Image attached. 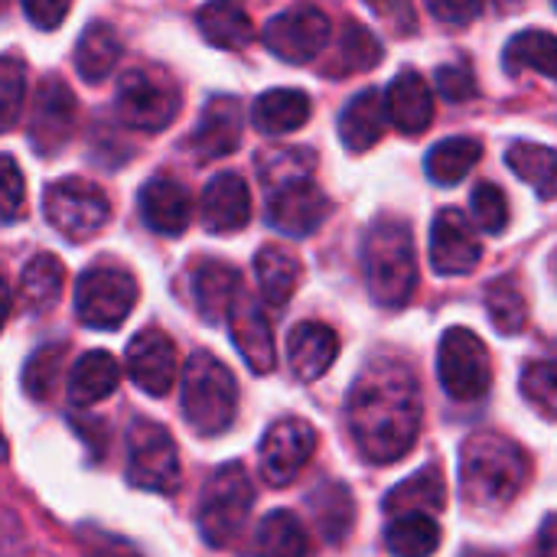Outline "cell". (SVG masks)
Instances as JSON below:
<instances>
[{"label":"cell","mask_w":557,"mask_h":557,"mask_svg":"<svg viewBox=\"0 0 557 557\" xmlns=\"http://www.w3.org/2000/svg\"><path fill=\"white\" fill-rule=\"evenodd\" d=\"M42 212L49 219V225L69 238V242H85L91 235H98L108 219H111V202L108 196L88 183V180H55L52 186H46L42 193Z\"/></svg>","instance_id":"52a82bcc"},{"label":"cell","mask_w":557,"mask_h":557,"mask_svg":"<svg viewBox=\"0 0 557 557\" xmlns=\"http://www.w3.org/2000/svg\"><path fill=\"white\" fill-rule=\"evenodd\" d=\"M228 330H232V343L238 346L248 369L255 375H271L277 366V349H274V330H271L264 307L255 297L242 294L228 313Z\"/></svg>","instance_id":"ac0fdd59"},{"label":"cell","mask_w":557,"mask_h":557,"mask_svg":"<svg viewBox=\"0 0 557 557\" xmlns=\"http://www.w3.org/2000/svg\"><path fill=\"white\" fill-rule=\"evenodd\" d=\"M242 127H245V111L242 101L232 95H215L202 114L199 124L189 134V150L199 160H222L238 150L242 144Z\"/></svg>","instance_id":"e0dca14e"},{"label":"cell","mask_w":557,"mask_h":557,"mask_svg":"<svg viewBox=\"0 0 557 557\" xmlns=\"http://www.w3.org/2000/svg\"><path fill=\"white\" fill-rule=\"evenodd\" d=\"M137 206H140V219L150 232L157 235H183L189 228V219H193V199L186 193L183 183H176L173 176H153L144 183L140 196H137Z\"/></svg>","instance_id":"d6986e66"},{"label":"cell","mask_w":557,"mask_h":557,"mask_svg":"<svg viewBox=\"0 0 557 557\" xmlns=\"http://www.w3.org/2000/svg\"><path fill=\"white\" fill-rule=\"evenodd\" d=\"M535 557H557V516H548L542 532H539V545Z\"/></svg>","instance_id":"816d5d0a"},{"label":"cell","mask_w":557,"mask_h":557,"mask_svg":"<svg viewBox=\"0 0 557 557\" xmlns=\"http://www.w3.org/2000/svg\"><path fill=\"white\" fill-rule=\"evenodd\" d=\"M287 356L290 369L300 382H317L330 372V366L339 356V336L326 323H297L287 336Z\"/></svg>","instance_id":"7402d4cb"},{"label":"cell","mask_w":557,"mask_h":557,"mask_svg":"<svg viewBox=\"0 0 557 557\" xmlns=\"http://www.w3.org/2000/svg\"><path fill=\"white\" fill-rule=\"evenodd\" d=\"M522 395L529 405L548 418L557 421V362H532L522 372Z\"/></svg>","instance_id":"b9f144b4"},{"label":"cell","mask_w":557,"mask_h":557,"mask_svg":"<svg viewBox=\"0 0 557 557\" xmlns=\"http://www.w3.org/2000/svg\"><path fill=\"white\" fill-rule=\"evenodd\" d=\"M486 0H428V10L444 26H470L483 13Z\"/></svg>","instance_id":"c3c4849f"},{"label":"cell","mask_w":557,"mask_h":557,"mask_svg":"<svg viewBox=\"0 0 557 557\" xmlns=\"http://www.w3.org/2000/svg\"><path fill=\"white\" fill-rule=\"evenodd\" d=\"M62 359H65V343H52V346H39L26 366H23V392L33 401H46L62 375Z\"/></svg>","instance_id":"60d3db41"},{"label":"cell","mask_w":557,"mask_h":557,"mask_svg":"<svg viewBox=\"0 0 557 557\" xmlns=\"http://www.w3.org/2000/svg\"><path fill=\"white\" fill-rule=\"evenodd\" d=\"M117 385H121L117 359L104 349H91L72 366L69 382H65V395H69L72 408H91V405L111 398L117 392Z\"/></svg>","instance_id":"cb8c5ba5"},{"label":"cell","mask_w":557,"mask_h":557,"mask_svg":"<svg viewBox=\"0 0 557 557\" xmlns=\"http://www.w3.org/2000/svg\"><path fill=\"white\" fill-rule=\"evenodd\" d=\"M470 212H473V222L480 225V232H486V235H499L509 225V202L496 183H480L473 189Z\"/></svg>","instance_id":"ee69618b"},{"label":"cell","mask_w":557,"mask_h":557,"mask_svg":"<svg viewBox=\"0 0 557 557\" xmlns=\"http://www.w3.org/2000/svg\"><path fill=\"white\" fill-rule=\"evenodd\" d=\"M463 557H503L499 552H467Z\"/></svg>","instance_id":"db71d44e"},{"label":"cell","mask_w":557,"mask_h":557,"mask_svg":"<svg viewBox=\"0 0 557 557\" xmlns=\"http://www.w3.org/2000/svg\"><path fill=\"white\" fill-rule=\"evenodd\" d=\"M369 294L379 307H405L418 287V255L411 228L401 219H379L362 248Z\"/></svg>","instance_id":"3957f363"},{"label":"cell","mask_w":557,"mask_h":557,"mask_svg":"<svg viewBox=\"0 0 557 557\" xmlns=\"http://www.w3.org/2000/svg\"><path fill=\"white\" fill-rule=\"evenodd\" d=\"M483 157V144L473 137H447L441 144L431 147L424 170L437 186H457L463 176H470V170L480 163Z\"/></svg>","instance_id":"e575fe53"},{"label":"cell","mask_w":557,"mask_h":557,"mask_svg":"<svg viewBox=\"0 0 557 557\" xmlns=\"http://www.w3.org/2000/svg\"><path fill=\"white\" fill-rule=\"evenodd\" d=\"M3 10H7V0H0V13H3Z\"/></svg>","instance_id":"9f6ffc18"},{"label":"cell","mask_w":557,"mask_h":557,"mask_svg":"<svg viewBox=\"0 0 557 557\" xmlns=\"http://www.w3.org/2000/svg\"><path fill=\"white\" fill-rule=\"evenodd\" d=\"M72 10V0H23V13L39 29H59Z\"/></svg>","instance_id":"681fc988"},{"label":"cell","mask_w":557,"mask_h":557,"mask_svg":"<svg viewBox=\"0 0 557 557\" xmlns=\"http://www.w3.org/2000/svg\"><path fill=\"white\" fill-rule=\"evenodd\" d=\"M385 121H388L385 95L375 91V88L359 91L339 114V140H343V147L352 150V153L372 150L385 134Z\"/></svg>","instance_id":"d4e9b609"},{"label":"cell","mask_w":557,"mask_h":557,"mask_svg":"<svg viewBox=\"0 0 557 557\" xmlns=\"http://www.w3.org/2000/svg\"><path fill=\"white\" fill-rule=\"evenodd\" d=\"M552 268H555V281H557V251H555V261H552Z\"/></svg>","instance_id":"11a10c76"},{"label":"cell","mask_w":557,"mask_h":557,"mask_svg":"<svg viewBox=\"0 0 557 557\" xmlns=\"http://www.w3.org/2000/svg\"><path fill=\"white\" fill-rule=\"evenodd\" d=\"M251 121L261 134H290L310 121V98L300 88H271L255 101Z\"/></svg>","instance_id":"f1b7e54d"},{"label":"cell","mask_w":557,"mask_h":557,"mask_svg":"<svg viewBox=\"0 0 557 557\" xmlns=\"http://www.w3.org/2000/svg\"><path fill=\"white\" fill-rule=\"evenodd\" d=\"M369 10L398 36H411L418 29V13L411 0H366Z\"/></svg>","instance_id":"bcb514c9"},{"label":"cell","mask_w":557,"mask_h":557,"mask_svg":"<svg viewBox=\"0 0 557 557\" xmlns=\"http://www.w3.org/2000/svg\"><path fill=\"white\" fill-rule=\"evenodd\" d=\"M434 82H437V91L457 104H463L476 95V78L467 65H441L434 72Z\"/></svg>","instance_id":"7dc6e473"},{"label":"cell","mask_w":557,"mask_h":557,"mask_svg":"<svg viewBox=\"0 0 557 557\" xmlns=\"http://www.w3.org/2000/svg\"><path fill=\"white\" fill-rule=\"evenodd\" d=\"M313 166H317V157L307 147H284V150H268L258 157V173H261V183L268 193H274L287 183L310 180Z\"/></svg>","instance_id":"f35d334b"},{"label":"cell","mask_w":557,"mask_h":557,"mask_svg":"<svg viewBox=\"0 0 557 557\" xmlns=\"http://www.w3.org/2000/svg\"><path fill=\"white\" fill-rule=\"evenodd\" d=\"M382 62V42L375 39L372 29H366L359 20H349L339 33V46H336V62L330 65V72L336 78L343 75H356V72H369Z\"/></svg>","instance_id":"74e56055"},{"label":"cell","mask_w":557,"mask_h":557,"mask_svg":"<svg viewBox=\"0 0 557 557\" xmlns=\"http://www.w3.org/2000/svg\"><path fill=\"white\" fill-rule=\"evenodd\" d=\"M529 473V454L503 434L480 431L460 447V493L476 509H503L516 503Z\"/></svg>","instance_id":"7a4b0ae2"},{"label":"cell","mask_w":557,"mask_h":557,"mask_svg":"<svg viewBox=\"0 0 557 557\" xmlns=\"http://www.w3.org/2000/svg\"><path fill=\"white\" fill-rule=\"evenodd\" d=\"M503 65L509 75L519 72H542L548 78H557V36L545 29H522L509 39Z\"/></svg>","instance_id":"836d02e7"},{"label":"cell","mask_w":557,"mask_h":557,"mask_svg":"<svg viewBox=\"0 0 557 557\" xmlns=\"http://www.w3.org/2000/svg\"><path fill=\"white\" fill-rule=\"evenodd\" d=\"M317 450V431L300 418H281L261 441V476L271 486H287L304 473Z\"/></svg>","instance_id":"4fadbf2b"},{"label":"cell","mask_w":557,"mask_h":557,"mask_svg":"<svg viewBox=\"0 0 557 557\" xmlns=\"http://www.w3.org/2000/svg\"><path fill=\"white\" fill-rule=\"evenodd\" d=\"M75 121H78V104L72 88L59 75L42 78L29 111V144L36 147V153L55 157L72 140Z\"/></svg>","instance_id":"7c38bea8"},{"label":"cell","mask_w":557,"mask_h":557,"mask_svg":"<svg viewBox=\"0 0 557 557\" xmlns=\"http://www.w3.org/2000/svg\"><path fill=\"white\" fill-rule=\"evenodd\" d=\"M307 506H310V516L320 529V535L336 545L346 539V532L352 529V519H356V506H352V496L346 486L339 483H320L310 496H307Z\"/></svg>","instance_id":"d6a6232c"},{"label":"cell","mask_w":557,"mask_h":557,"mask_svg":"<svg viewBox=\"0 0 557 557\" xmlns=\"http://www.w3.org/2000/svg\"><path fill=\"white\" fill-rule=\"evenodd\" d=\"M180 454L166 428L137 418L127 431V480L144 493L170 496L180 490Z\"/></svg>","instance_id":"9c48e42d"},{"label":"cell","mask_w":557,"mask_h":557,"mask_svg":"<svg viewBox=\"0 0 557 557\" xmlns=\"http://www.w3.org/2000/svg\"><path fill=\"white\" fill-rule=\"evenodd\" d=\"M264 46L284 59V62H294V65H304V62H313L326 42H330V20L323 10L317 7H290L277 16L268 20L264 33H261Z\"/></svg>","instance_id":"8fae6325"},{"label":"cell","mask_w":557,"mask_h":557,"mask_svg":"<svg viewBox=\"0 0 557 557\" xmlns=\"http://www.w3.org/2000/svg\"><path fill=\"white\" fill-rule=\"evenodd\" d=\"M26 65L13 55H0V131H10L23 114Z\"/></svg>","instance_id":"7bdbcfd3"},{"label":"cell","mask_w":557,"mask_h":557,"mask_svg":"<svg viewBox=\"0 0 557 557\" xmlns=\"http://www.w3.org/2000/svg\"><path fill=\"white\" fill-rule=\"evenodd\" d=\"M255 506V486L248 480V470L242 463H225L219 467L202 493H199V506H196V525L199 535L206 539V545L212 548H225L232 545Z\"/></svg>","instance_id":"5b68a950"},{"label":"cell","mask_w":557,"mask_h":557,"mask_svg":"<svg viewBox=\"0 0 557 557\" xmlns=\"http://www.w3.org/2000/svg\"><path fill=\"white\" fill-rule=\"evenodd\" d=\"M196 23L215 49H245L255 39V23L242 0H209L199 7Z\"/></svg>","instance_id":"484cf974"},{"label":"cell","mask_w":557,"mask_h":557,"mask_svg":"<svg viewBox=\"0 0 557 557\" xmlns=\"http://www.w3.org/2000/svg\"><path fill=\"white\" fill-rule=\"evenodd\" d=\"M85 557H137L134 552H127L121 542H111L104 535H98L95 542L85 545Z\"/></svg>","instance_id":"f907efd6"},{"label":"cell","mask_w":557,"mask_h":557,"mask_svg":"<svg viewBox=\"0 0 557 557\" xmlns=\"http://www.w3.org/2000/svg\"><path fill=\"white\" fill-rule=\"evenodd\" d=\"M437 375L454 401L470 405L486 398L493 385V359L486 343L467 326L447 330L437 349Z\"/></svg>","instance_id":"8992f818"},{"label":"cell","mask_w":557,"mask_h":557,"mask_svg":"<svg viewBox=\"0 0 557 557\" xmlns=\"http://www.w3.org/2000/svg\"><path fill=\"white\" fill-rule=\"evenodd\" d=\"M202 225L212 235H232L242 232L251 222V193L248 183L238 173H219L202 189Z\"/></svg>","instance_id":"ffe728a7"},{"label":"cell","mask_w":557,"mask_h":557,"mask_svg":"<svg viewBox=\"0 0 557 557\" xmlns=\"http://www.w3.org/2000/svg\"><path fill=\"white\" fill-rule=\"evenodd\" d=\"M117 62H121V39H117L114 26L104 20L88 23L75 46V72L88 85H98L114 72Z\"/></svg>","instance_id":"4316f807"},{"label":"cell","mask_w":557,"mask_h":557,"mask_svg":"<svg viewBox=\"0 0 557 557\" xmlns=\"http://www.w3.org/2000/svg\"><path fill=\"white\" fill-rule=\"evenodd\" d=\"M385 108H388V121L401 134H411V137L424 134L434 121V95H431L424 75H418L414 69L398 72L385 91Z\"/></svg>","instance_id":"44dd1931"},{"label":"cell","mask_w":557,"mask_h":557,"mask_svg":"<svg viewBox=\"0 0 557 557\" xmlns=\"http://www.w3.org/2000/svg\"><path fill=\"white\" fill-rule=\"evenodd\" d=\"M255 555L310 557V535H307L304 522L294 512L277 509V512H271V516L261 519V525L255 532Z\"/></svg>","instance_id":"4dcf8cb0"},{"label":"cell","mask_w":557,"mask_h":557,"mask_svg":"<svg viewBox=\"0 0 557 557\" xmlns=\"http://www.w3.org/2000/svg\"><path fill=\"white\" fill-rule=\"evenodd\" d=\"M10 310H13V294H10V284L0 277V333H3V326L10 320Z\"/></svg>","instance_id":"f5cc1de1"},{"label":"cell","mask_w":557,"mask_h":557,"mask_svg":"<svg viewBox=\"0 0 557 557\" xmlns=\"http://www.w3.org/2000/svg\"><path fill=\"white\" fill-rule=\"evenodd\" d=\"M483 258V245L460 209H444L431 228V268L444 277L470 274Z\"/></svg>","instance_id":"2e32d148"},{"label":"cell","mask_w":557,"mask_h":557,"mask_svg":"<svg viewBox=\"0 0 557 557\" xmlns=\"http://www.w3.org/2000/svg\"><path fill=\"white\" fill-rule=\"evenodd\" d=\"M421 388L408 366L382 359L349 392V431L369 463L401 460L421 434Z\"/></svg>","instance_id":"6da1fadb"},{"label":"cell","mask_w":557,"mask_h":557,"mask_svg":"<svg viewBox=\"0 0 557 557\" xmlns=\"http://www.w3.org/2000/svg\"><path fill=\"white\" fill-rule=\"evenodd\" d=\"M506 163L509 170L529 183L542 199H555L557 196V150L545 144H532V140H516L506 150Z\"/></svg>","instance_id":"1f68e13d"},{"label":"cell","mask_w":557,"mask_h":557,"mask_svg":"<svg viewBox=\"0 0 557 557\" xmlns=\"http://www.w3.org/2000/svg\"><path fill=\"white\" fill-rule=\"evenodd\" d=\"M65 284V268L55 255H36L20 277V297L29 313H46L55 307Z\"/></svg>","instance_id":"d590c367"},{"label":"cell","mask_w":557,"mask_h":557,"mask_svg":"<svg viewBox=\"0 0 557 557\" xmlns=\"http://www.w3.org/2000/svg\"><path fill=\"white\" fill-rule=\"evenodd\" d=\"M326 215H330V199L313 180L287 183L268 193V222L281 235L307 238L326 222Z\"/></svg>","instance_id":"9a60e30c"},{"label":"cell","mask_w":557,"mask_h":557,"mask_svg":"<svg viewBox=\"0 0 557 557\" xmlns=\"http://www.w3.org/2000/svg\"><path fill=\"white\" fill-rule=\"evenodd\" d=\"M26 206L23 170L10 153H0V222H16Z\"/></svg>","instance_id":"f6af8a7d"},{"label":"cell","mask_w":557,"mask_h":557,"mask_svg":"<svg viewBox=\"0 0 557 557\" xmlns=\"http://www.w3.org/2000/svg\"><path fill=\"white\" fill-rule=\"evenodd\" d=\"M486 313H490L493 326L506 336H512L525 326L529 304H525V294L516 284V277H496L486 287Z\"/></svg>","instance_id":"ab89813d"},{"label":"cell","mask_w":557,"mask_h":557,"mask_svg":"<svg viewBox=\"0 0 557 557\" xmlns=\"http://www.w3.org/2000/svg\"><path fill=\"white\" fill-rule=\"evenodd\" d=\"M137 281L124 268H88L75 281V313L88 330H117L137 307Z\"/></svg>","instance_id":"ba28073f"},{"label":"cell","mask_w":557,"mask_h":557,"mask_svg":"<svg viewBox=\"0 0 557 557\" xmlns=\"http://www.w3.org/2000/svg\"><path fill=\"white\" fill-rule=\"evenodd\" d=\"M180 408L186 424L196 434L215 437L232 428L238 414V382L235 375L206 349L193 352L183 382H180Z\"/></svg>","instance_id":"277c9868"},{"label":"cell","mask_w":557,"mask_h":557,"mask_svg":"<svg viewBox=\"0 0 557 557\" xmlns=\"http://www.w3.org/2000/svg\"><path fill=\"white\" fill-rule=\"evenodd\" d=\"M193 297L206 323H222L242 297V274L225 261H202L193 271Z\"/></svg>","instance_id":"603a6c76"},{"label":"cell","mask_w":557,"mask_h":557,"mask_svg":"<svg viewBox=\"0 0 557 557\" xmlns=\"http://www.w3.org/2000/svg\"><path fill=\"white\" fill-rule=\"evenodd\" d=\"M124 369H127V379L140 392H147L153 398H163L176 382V346H173V339L157 326L140 330L127 343Z\"/></svg>","instance_id":"5bb4252c"},{"label":"cell","mask_w":557,"mask_h":557,"mask_svg":"<svg viewBox=\"0 0 557 557\" xmlns=\"http://www.w3.org/2000/svg\"><path fill=\"white\" fill-rule=\"evenodd\" d=\"M255 277H258L261 300L268 307H284L300 284V261L290 251L268 245L255 258Z\"/></svg>","instance_id":"f546056e"},{"label":"cell","mask_w":557,"mask_h":557,"mask_svg":"<svg viewBox=\"0 0 557 557\" xmlns=\"http://www.w3.org/2000/svg\"><path fill=\"white\" fill-rule=\"evenodd\" d=\"M114 111L117 117L134 127V131H147L157 134L163 127L173 124V117L180 114V91L176 85L150 69H131L127 75H121L117 82V95H114Z\"/></svg>","instance_id":"30bf717a"},{"label":"cell","mask_w":557,"mask_h":557,"mask_svg":"<svg viewBox=\"0 0 557 557\" xmlns=\"http://www.w3.org/2000/svg\"><path fill=\"white\" fill-rule=\"evenodd\" d=\"M385 548L392 557H431L441 548V525L424 512L398 516L385 529Z\"/></svg>","instance_id":"8d00e7d4"},{"label":"cell","mask_w":557,"mask_h":557,"mask_svg":"<svg viewBox=\"0 0 557 557\" xmlns=\"http://www.w3.org/2000/svg\"><path fill=\"white\" fill-rule=\"evenodd\" d=\"M385 516L398 519V516H418V512H441L447 506V483L441 476V470H421L414 476H408L405 483H398L388 496H385Z\"/></svg>","instance_id":"83f0119b"},{"label":"cell","mask_w":557,"mask_h":557,"mask_svg":"<svg viewBox=\"0 0 557 557\" xmlns=\"http://www.w3.org/2000/svg\"><path fill=\"white\" fill-rule=\"evenodd\" d=\"M555 7H557V0H555Z\"/></svg>","instance_id":"6f0895ef"}]
</instances>
